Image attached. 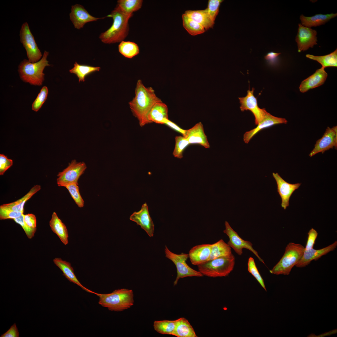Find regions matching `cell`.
I'll use <instances>...</instances> for the list:
<instances>
[{
  "instance_id": "1",
  "label": "cell",
  "mask_w": 337,
  "mask_h": 337,
  "mask_svg": "<svg viewBox=\"0 0 337 337\" xmlns=\"http://www.w3.org/2000/svg\"><path fill=\"white\" fill-rule=\"evenodd\" d=\"M161 101L152 87L145 86L140 80L137 81L135 96L129 102V105L141 127L151 123L148 119V114L155 103Z\"/></svg>"
},
{
  "instance_id": "2",
  "label": "cell",
  "mask_w": 337,
  "mask_h": 337,
  "mask_svg": "<svg viewBox=\"0 0 337 337\" xmlns=\"http://www.w3.org/2000/svg\"><path fill=\"white\" fill-rule=\"evenodd\" d=\"M133 16V14H128L124 12L117 5L111 13L106 17L112 18V25L100 35L99 39L103 43L108 44L124 41L129 34V21Z\"/></svg>"
},
{
  "instance_id": "3",
  "label": "cell",
  "mask_w": 337,
  "mask_h": 337,
  "mask_svg": "<svg viewBox=\"0 0 337 337\" xmlns=\"http://www.w3.org/2000/svg\"><path fill=\"white\" fill-rule=\"evenodd\" d=\"M49 52L45 51L42 59L38 62L32 63L24 59L19 65L18 71L21 79L31 85L40 86L44 80L43 70L47 66H50L47 57Z\"/></svg>"
},
{
  "instance_id": "4",
  "label": "cell",
  "mask_w": 337,
  "mask_h": 337,
  "mask_svg": "<svg viewBox=\"0 0 337 337\" xmlns=\"http://www.w3.org/2000/svg\"><path fill=\"white\" fill-rule=\"evenodd\" d=\"M99 297V303L112 311H121L134 305V294L131 290L125 288L116 290L108 294H96Z\"/></svg>"
},
{
  "instance_id": "5",
  "label": "cell",
  "mask_w": 337,
  "mask_h": 337,
  "mask_svg": "<svg viewBox=\"0 0 337 337\" xmlns=\"http://www.w3.org/2000/svg\"><path fill=\"white\" fill-rule=\"evenodd\" d=\"M235 259L232 254L220 256L198 265V271L209 277L227 276L234 269Z\"/></svg>"
},
{
  "instance_id": "6",
  "label": "cell",
  "mask_w": 337,
  "mask_h": 337,
  "mask_svg": "<svg viewBox=\"0 0 337 337\" xmlns=\"http://www.w3.org/2000/svg\"><path fill=\"white\" fill-rule=\"evenodd\" d=\"M305 247L301 244L290 242L286 246L283 256L278 262L270 270L272 274L288 275L302 257Z\"/></svg>"
},
{
  "instance_id": "7",
  "label": "cell",
  "mask_w": 337,
  "mask_h": 337,
  "mask_svg": "<svg viewBox=\"0 0 337 337\" xmlns=\"http://www.w3.org/2000/svg\"><path fill=\"white\" fill-rule=\"evenodd\" d=\"M165 257L171 260L176 266L177 275L173 282L174 286L176 285L180 278L187 277H202L203 275L198 271L194 270L187 263L186 261L189 258L188 254L181 253L176 254L170 251L166 246L164 249Z\"/></svg>"
},
{
  "instance_id": "8",
  "label": "cell",
  "mask_w": 337,
  "mask_h": 337,
  "mask_svg": "<svg viewBox=\"0 0 337 337\" xmlns=\"http://www.w3.org/2000/svg\"><path fill=\"white\" fill-rule=\"evenodd\" d=\"M86 168L85 162H78L75 159L72 160L66 168L57 174L56 181L58 185L65 187L72 183L78 184V180Z\"/></svg>"
},
{
  "instance_id": "9",
  "label": "cell",
  "mask_w": 337,
  "mask_h": 337,
  "mask_svg": "<svg viewBox=\"0 0 337 337\" xmlns=\"http://www.w3.org/2000/svg\"><path fill=\"white\" fill-rule=\"evenodd\" d=\"M20 36V41L26 50L28 60L32 63L39 61L42 55L27 22L22 25Z\"/></svg>"
},
{
  "instance_id": "10",
  "label": "cell",
  "mask_w": 337,
  "mask_h": 337,
  "mask_svg": "<svg viewBox=\"0 0 337 337\" xmlns=\"http://www.w3.org/2000/svg\"><path fill=\"white\" fill-rule=\"evenodd\" d=\"M225 229L223 232L229 237L227 244L239 256L243 253L242 249L246 248L252 252L258 258L260 261L265 264L263 259L259 256L257 252L253 247V244L250 241L242 239L237 233L232 228L227 221L225 222Z\"/></svg>"
},
{
  "instance_id": "11",
  "label": "cell",
  "mask_w": 337,
  "mask_h": 337,
  "mask_svg": "<svg viewBox=\"0 0 337 337\" xmlns=\"http://www.w3.org/2000/svg\"><path fill=\"white\" fill-rule=\"evenodd\" d=\"M254 89L247 91V95L239 97L240 104V109L242 111L249 110L255 117V124L258 125L264 118L266 111L265 109L260 108L258 105L256 98L254 95Z\"/></svg>"
},
{
  "instance_id": "12",
  "label": "cell",
  "mask_w": 337,
  "mask_h": 337,
  "mask_svg": "<svg viewBox=\"0 0 337 337\" xmlns=\"http://www.w3.org/2000/svg\"><path fill=\"white\" fill-rule=\"evenodd\" d=\"M337 147V126L331 128L328 127L322 137L316 141L309 156L311 157L318 153H323L326 150Z\"/></svg>"
},
{
  "instance_id": "13",
  "label": "cell",
  "mask_w": 337,
  "mask_h": 337,
  "mask_svg": "<svg viewBox=\"0 0 337 337\" xmlns=\"http://www.w3.org/2000/svg\"><path fill=\"white\" fill-rule=\"evenodd\" d=\"M317 32L315 30L299 23L297 33L295 37L298 52H300L306 51L309 48H313L314 45L317 44Z\"/></svg>"
},
{
  "instance_id": "14",
  "label": "cell",
  "mask_w": 337,
  "mask_h": 337,
  "mask_svg": "<svg viewBox=\"0 0 337 337\" xmlns=\"http://www.w3.org/2000/svg\"><path fill=\"white\" fill-rule=\"evenodd\" d=\"M129 219L140 226L150 237H153L154 225L149 215L146 203L142 205L140 210L133 212L130 216Z\"/></svg>"
},
{
  "instance_id": "15",
  "label": "cell",
  "mask_w": 337,
  "mask_h": 337,
  "mask_svg": "<svg viewBox=\"0 0 337 337\" xmlns=\"http://www.w3.org/2000/svg\"><path fill=\"white\" fill-rule=\"evenodd\" d=\"M70 18L74 27L80 29L87 23L96 21L103 18L95 17L91 15L82 5L76 4L71 6Z\"/></svg>"
},
{
  "instance_id": "16",
  "label": "cell",
  "mask_w": 337,
  "mask_h": 337,
  "mask_svg": "<svg viewBox=\"0 0 337 337\" xmlns=\"http://www.w3.org/2000/svg\"><path fill=\"white\" fill-rule=\"evenodd\" d=\"M272 175L277 183V192L281 199V206L286 210L289 206V201L292 194L299 188L301 183H290L283 179L277 173H273Z\"/></svg>"
},
{
  "instance_id": "17",
  "label": "cell",
  "mask_w": 337,
  "mask_h": 337,
  "mask_svg": "<svg viewBox=\"0 0 337 337\" xmlns=\"http://www.w3.org/2000/svg\"><path fill=\"white\" fill-rule=\"evenodd\" d=\"M287 120L284 118L275 116L266 112L263 119L255 128L246 132L243 136V140L245 143H248L251 139L262 129L273 125L286 124Z\"/></svg>"
},
{
  "instance_id": "18",
  "label": "cell",
  "mask_w": 337,
  "mask_h": 337,
  "mask_svg": "<svg viewBox=\"0 0 337 337\" xmlns=\"http://www.w3.org/2000/svg\"><path fill=\"white\" fill-rule=\"evenodd\" d=\"M337 246V241H335L331 245L320 249L313 248L305 250L301 258L295 266L298 268L305 267L313 260H317L322 256L331 251H334Z\"/></svg>"
},
{
  "instance_id": "19",
  "label": "cell",
  "mask_w": 337,
  "mask_h": 337,
  "mask_svg": "<svg viewBox=\"0 0 337 337\" xmlns=\"http://www.w3.org/2000/svg\"><path fill=\"white\" fill-rule=\"evenodd\" d=\"M327 76L324 68L322 67L318 69L314 74L301 82L299 87L300 91L305 93L322 85L325 81Z\"/></svg>"
},
{
  "instance_id": "20",
  "label": "cell",
  "mask_w": 337,
  "mask_h": 337,
  "mask_svg": "<svg viewBox=\"0 0 337 337\" xmlns=\"http://www.w3.org/2000/svg\"><path fill=\"white\" fill-rule=\"evenodd\" d=\"M184 137L188 139L190 144H198L206 148L210 147L204 131L203 125L201 122L198 123L192 128L187 130Z\"/></svg>"
},
{
  "instance_id": "21",
  "label": "cell",
  "mask_w": 337,
  "mask_h": 337,
  "mask_svg": "<svg viewBox=\"0 0 337 337\" xmlns=\"http://www.w3.org/2000/svg\"><path fill=\"white\" fill-rule=\"evenodd\" d=\"M211 244H203L195 246L189 252L188 256L191 263L198 265L208 261L211 251Z\"/></svg>"
},
{
  "instance_id": "22",
  "label": "cell",
  "mask_w": 337,
  "mask_h": 337,
  "mask_svg": "<svg viewBox=\"0 0 337 337\" xmlns=\"http://www.w3.org/2000/svg\"><path fill=\"white\" fill-rule=\"evenodd\" d=\"M53 261L62 271L63 275L70 282L76 284L87 292L96 294V293L85 287L79 282L76 277L73 268L70 262L63 260L61 258H54L53 260Z\"/></svg>"
},
{
  "instance_id": "23",
  "label": "cell",
  "mask_w": 337,
  "mask_h": 337,
  "mask_svg": "<svg viewBox=\"0 0 337 337\" xmlns=\"http://www.w3.org/2000/svg\"><path fill=\"white\" fill-rule=\"evenodd\" d=\"M147 118L151 123L164 124L166 120L168 119L167 105L162 101L156 103L150 110Z\"/></svg>"
},
{
  "instance_id": "24",
  "label": "cell",
  "mask_w": 337,
  "mask_h": 337,
  "mask_svg": "<svg viewBox=\"0 0 337 337\" xmlns=\"http://www.w3.org/2000/svg\"><path fill=\"white\" fill-rule=\"evenodd\" d=\"M49 224L52 231L58 237L63 243L67 245L68 234L67 228L55 212L52 215Z\"/></svg>"
},
{
  "instance_id": "25",
  "label": "cell",
  "mask_w": 337,
  "mask_h": 337,
  "mask_svg": "<svg viewBox=\"0 0 337 337\" xmlns=\"http://www.w3.org/2000/svg\"><path fill=\"white\" fill-rule=\"evenodd\" d=\"M184 14L202 25L205 30L212 28L215 23L211 19L207 8L203 10H187Z\"/></svg>"
},
{
  "instance_id": "26",
  "label": "cell",
  "mask_w": 337,
  "mask_h": 337,
  "mask_svg": "<svg viewBox=\"0 0 337 337\" xmlns=\"http://www.w3.org/2000/svg\"><path fill=\"white\" fill-rule=\"evenodd\" d=\"M337 13H332L330 14H316L310 17H305L301 15L300 17L301 25L305 27L310 28L324 24L331 19L336 17Z\"/></svg>"
},
{
  "instance_id": "27",
  "label": "cell",
  "mask_w": 337,
  "mask_h": 337,
  "mask_svg": "<svg viewBox=\"0 0 337 337\" xmlns=\"http://www.w3.org/2000/svg\"><path fill=\"white\" fill-rule=\"evenodd\" d=\"M172 335L177 337H198L190 323L183 317L177 319L175 329Z\"/></svg>"
},
{
  "instance_id": "28",
  "label": "cell",
  "mask_w": 337,
  "mask_h": 337,
  "mask_svg": "<svg viewBox=\"0 0 337 337\" xmlns=\"http://www.w3.org/2000/svg\"><path fill=\"white\" fill-rule=\"evenodd\" d=\"M41 188V187L40 185H35L22 198L13 202L2 204L0 206L15 211L24 212V206L25 202L40 190Z\"/></svg>"
},
{
  "instance_id": "29",
  "label": "cell",
  "mask_w": 337,
  "mask_h": 337,
  "mask_svg": "<svg viewBox=\"0 0 337 337\" xmlns=\"http://www.w3.org/2000/svg\"><path fill=\"white\" fill-rule=\"evenodd\" d=\"M232 254L231 247L223 239H221L211 244V253L208 261Z\"/></svg>"
},
{
  "instance_id": "30",
  "label": "cell",
  "mask_w": 337,
  "mask_h": 337,
  "mask_svg": "<svg viewBox=\"0 0 337 337\" xmlns=\"http://www.w3.org/2000/svg\"><path fill=\"white\" fill-rule=\"evenodd\" d=\"M306 57L316 61L321 64L325 68L328 67H337V49L331 53L323 56H315L306 54Z\"/></svg>"
},
{
  "instance_id": "31",
  "label": "cell",
  "mask_w": 337,
  "mask_h": 337,
  "mask_svg": "<svg viewBox=\"0 0 337 337\" xmlns=\"http://www.w3.org/2000/svg\"><path fill=\"white\" fill-rule=\"evenodd\" d=\"M182 18L183 27L190 34L196 36L205 32V30L202 25L185 14H182Z\"/></svg>"
},
{
  "instance_id": "32",
  "label": "cell",
  "mask_w": 337,
  "mask_h": 337,
  "mask_svg": "<svg viewBox=\"0 0 337 337\" xmlns=\"http://www.w3.org/2000/svg\"><path fill=\"white\" fill-rule=\"evenodd\" d=\"M119 52L125 57L131 59L138 54L139 48L135 43L130 41H123L118 46Z\"/></svg>"
},
{
  "instance_id": "33",
  "label": "cell",
  "mask_w": 337,
  "mask_h": 337,
  "mask_svg": "<svg viewBox=\"0 0 337 337\" xmlns=\"http://www.w3.org/2000/svg\"><path fill=\"white\" fill-rule=\"evenodd\" d=\"M100 69L99 67L81 65L76 62L74 67L69 70V72L77 75L80 82L85 81V78L87 75L94 72L99 71Z\"/></svg>"
},
{
  "instance_id": "34",
  "label": "cell",
  "mask_w": 337,
  "mask_h": 337,
  "mask_svg": "<svg viewBox=\"0 0 337 337\" xmlns=\"http://www.w3.org/2000/svg\"><path fill=\"white\" fill-rule=\"evenodd\" d=\"M177 321V320H156L154 322L153 326L154 330L159 333L172 335L175 329Z\"/></svg>"
},
{
  "instance_id": "35",
  "label": "cell",
  "mask_w": 337,
  "mask_h": 337,
  "mask_svg": "<svg viewBox=\"0 0 337 337\" xmlns=\"http://www.w3.org/2000/svg\"><path fill=\"white\" fill-rule=\"evenodd\" d=\"M142 0H119L118 5L125 12L128 14H133L141 7Z\"/></svg>"
},
{
  "instance_id": "36",
  "label": "cell",
  "mask_w": 337,
  "mask_h": 337,
  "mask_svg": "<svg viewBox=\"0 0 337 337\" xmlns=\"http://www.w3.org/2000/svg\"><path fill=\"white\" fill-rule=\"evenodd\" d=\"M175 141V146L173 154L176 158L181 159L183 157V150L190 144L188 139L183 136H176Z\"/></svg>"
},
{
  "instance_id": "37",
  "label": "cell",
  "mask_w": 337,
  "mask_h": 337,
  "mask_svg": "<svg viewBox=\"0 0 337 337\" xmlns=\"http://www.w3.org/2000/svg\"><path fill=\"white\" fill-rule=\"evenodd\" d=\"M78 184L77 183H72L66 186L65 187L67 189L78 206L79 208H82L84 206V202L80 193Z\"/></svg>"
},
{
  "instance_id": "38",
  "label": "cell",
  "mask_w": 337,
  "mask_h": 337,
  "mask_svg": "<svg viewBox=\"0 0 337 337\" xmlns=\"http://www.w3.org/2000/svg\"><path fill=\"white\" fill-rule=\"evenodd\" d=\"M248 271L256 278L261 286L266 291L264 280L260 274L253 258L250 257L247 263Z\"/></svg>"
},
{
  "instance_id": "39",
  "label": "cell",
  "mask_w": 337,
  "mask_h": 337,
  "mask_svg": "<svg viewBox=\"0 0 337 337\" xmlns=\"http://www.w3.org/2000/svg\"><path fill=\"white\" fill-rule=\"evenodd\" d=\"M48 94V89L47 87L46 86H43L32 103V109L33 110L37 112L40 109L46 100Z\"/></svg>"
},
{
  "instance_id": "40",
  "label": "cell",
  "mask_w": 337,
  "mask_h": 337,
  "mask_svg": "<svg viewBox=\"0 0 337 337\" xmlns=\"http://www.w3.org/2000/svg\"><path fill=\"white\" fill-rule=\"evenodd\" d=\"M222 0H209L208 2V12L212 21L215 23L216 17L219 12V8Z\"/></svg>"
},
{
  "instance_id": "41",
  "label": "cell",
  "mask_w": 337,
  "mask_h": 337,
  "mask_svg": "<svg viewBox=\"0 0 337 337\" xmlns=\"http://www.w3.org/2000/svg\"><path fill=\"white\" fill-rule=\"evenodd\" d=\"M23 212H24L15 211L5 208L0 206V219H14L19 217L23 214Z\"/></svg>"
},
{
  "instance_id": "42",
  "label": "cell",
  "mask_w": 337,
  "mask_h": 337,
  "mask_svg": "<svg viewBox=\"0 0 337 337\" xmlns=\"http://www.w3.org/2000/svg\"><path fill=\"white\" fill-rule=\"evenodd\" d=\"M24 220L28 227L35 232L37 230V220L35 216L32 213L24 215Z\"/></svg>"
},
{
  "instance_id": "43",
  "label": "cell",
  "mask_w": 337,
  "mask_h": 337,
  "mask_svg": "<svg viewBox=\"0 0 337 337\" xmlns=\"http://www.w3.org/2000/svg\"><path fill=\"white\" fill-rule=\"evenodd\" d=\"M13 164V161L8 159L7 156L0 154V175H2L5 171L9 168Z\"/></svg>"
},
{
  "instance_id": "44",
  "label": "cell",
  "mask_w": 337,
  "mask_h": 337,
  "mask_svg": "<svg viewBox=\"0 0 337 337\" xmlns=\"http://www.w3.org/2000/svg\"><path fill=\"white\" fill-rule=\"evenodd\" d=\"M318 233L317 231L313 228H311L308 233V238L305 250L313 248Z\"/></svg>"
},
{
  "instance_id": "45",
  "label": "cell",
  "mask_w": 337,
  "mask_h": 337,
  "mask_svg": "<svg viewBox=\"0 0 337 337\" xmlns=\"http://www.w3.org/2000/svg\"><path fill=\"white\" fill-rule=\"evenodd\" d=\"M24 214H23L19 217L13 220L16 223L21 226L28 238L31 239L34 237L35 232L29 229L27 226L24 221Z\"/></svg>"
},
{
  "instance_id": "46",
  "label": "cell",
  "mask_w": 337,
  "mask_h": 337,
  "mask_svg": "<svg viewBox=\"0 0 337 337\" xmlns=\"http://www.w3.org/2000/svg\"><path fill=\"white\" fill-rule=\"evenodd\" d=\"M19 332L16 324L12 325L9 329L2 334L0 337H19Z\"/></svg>"
},
{
  "instance_id": "47",
  "label": "cell",
  "mask_w": 337,
  "mask_h": 337,
  "mask_svg": "<svg viewBox=\"0 0 337 337\" xmlns=\"http://www.w3.org/2000/svg\"><path fill=\"white\" fill-rule=\"evenodd\" d=\"M164 124H166L173 129L183 134V136L184 137H185L186 136L187 130H184L181 128L176 124L169 120L168 119L166 120Z\"/></svg>"
},
{
  "instance_id": "48",
  "label": "cell",
  "mask_w": 337,
  "mask_h": 337,
  "mask_svg": "<svg viewBox=\"0 0 337 337\" xmlns=\"http://www.w3.org/2000/svg\"><path fill=\"white\" fill-rule=\"evenodd\" d=\"M280 54V53H277L271 51L268 53L265 56V58L267 61H272L275 60Z\"/></svg>"
}]
</instances>
